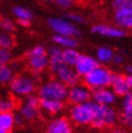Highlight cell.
Listing matches in <instances>:
<instances>
[{"label": "cell", "mask_w": 132, "mask_h": 133, "mask_svg": "<svg viewBox=\"0 0 132 133\" xmlns=\"http://www.w3.org/2000/svg\"><path fill=\"white\" fill-rule=\"evenodd\" d=\"M118 117L115 108L109 105H100L95 103L94 116L92 119L91 125L95 129H105L113 128L118 122Z\"/></svg>", "instance_id": "cell-1"}, {"label": "cell", "mask_w": 132, "mask_h": 133, "mask_svg": "<svg viewBox=\"0 0 132 133\" xmlns=\"http://www.w3.org/2000/svg\"><path fill=\"white\" fill-rule=\"evenodd\" d=\"M95 103L93 101H88L81 104H74L69 108V119L72 123L77 125H90L94 116Z\"/></svg>", "instance_id": "cell-2"}, {"label": "cell", "mask_w": 132, "mask_h": 133, "mask_svg": "<svg viewBox=\"0 0 132 133\" xmlns=\"http://www.w3.org/2000/svg\"><path fill=\"white\" fill-rule=\"evenodd\" d=\"M111 76H113V71L109 68L98 65L96 68L89 72L87 76L82 77L83 84L87 85L91 91L95 89L107 88L110 84Z\"/></svg>", "instance_id": "cell-3"}, {"label": "cell", "mask_w": 132, "mask_h": 133, "mask_svg": "<svg viewBox=\"0 0 132 133\" xmlns=\"http://www.w3.org/2000/svg\"><path fill=\"white\" fill-rule=\"evenodd\" d=\"M68 87L57 79H51L38 88V95L41 99H58L65 101L67 97Z\"/></svg>", "instance_id": "cell-4"}, {"label": "cell", "mask_w": 132, "mask_h": 133, "mask_svg": "<svg viewBox=\"0 0 132 133\" xmlns=\"http://www.w3.org/2000/svg\"><path fill=\"white\" fill-rule=\"evenodd\" d=\"M9 88L13 96L25 97L26 95L36 92L37 83L30 75L17 74L14 75L12 80L9 82Z\"/></svg>", "instance_id": "cell-5"}, {"label": "cell", "mask_w": 132, "mask_h": 133, "mask_svg": "<svg viewBox=\"0 0 132 133\" xmlns=\"http://www.w3.org/2000/svg\"><path fill=\"white\" fill-rule=\"evenodd\" d=\"M48 25L50 29L55 35L62 36H70V37H79L80 36V29L78 26L68 21L64 16L62 17H50L48 19Z\"/></svg>", "instance_id": "cell-6"}, {"label": "cell", "mask_w": 132, "mask_h": 133, "mask_svg": "<svg viewBox=\"0 0 132 133\" xmlns=\"http://www.w3.org/2000/svg\"><path fill=\"white\" fill-rule=\"evenodd\" d=\"M92 91L85 84L77 83L75 85H71L68 88L67 97L66 99L71 104H81L84 102H88L91 99Z\"/></svg>", "instance_id": "cell-7"}, {"label": "cell", "mask_w": 132, "mask_h": 133, "mask_svg": "<svg viewBox=\"0 0 132 133\" xmlns=\"http://www.w3.org/2000/svg\"><path fill=\"white\" fill-rule=\"evenodd\" d=\"M114 22L119 28L126 30H132V0L127 6L114 11Z\"/></svg>", "instance_id": "cell-8"}, {"label": "cell", "mask_w": 132, "mask_h": 133, "mask_svg": "<svg viewBox=\"0 0 132 133\" xmlns=\"http://www.w3.org/2000/svg\"><path fill=\"white\" fill-rule=\"evenodd\" d=\"M98 65L100 63L97 62V59L94 56L89 54H80L77 63L74 65V68L79 77H84L94 68H96Z\"/></svg>", "instance_id": "cell-9"}, {"label": "cell", "mask_w": 132, "mask_h": 133, "mask_svg": "<svg viewBox=\"0 0 132 133\" xmlns=\"http://www.w3.org/2000/svg\"><path fill=\"white\" fill-rule=\"evenodd\" d=\"M92 32L98 36L113 39H119L126 36V31L123 29L110 24H96L92 27Z\"/></svg>", "instance_id": "cell-10"}, {"label": "cell", "mask_w": 132, "mask_h": 133, "mask_svg": "<svg viewBox=\"0 0 132 133\" xmlns=\"http://www.w3.org/2000/svg\"><path fill=\"white\" fill-rule=\"evenodd\" d=\"M54 76H55V79L60 80L68 88L79 83V78H80L72 66H68L65 64L55 72Z\"/></svg>", "instance_id": "cell-11"}, {"label": "cell", "mask_w": 132, "mask_h": 133, "mask_svg": "<svg viewBox=\"0 0 132 133\" xmlns=\"http://www.w3.org/2000/svg\"><path fill=\"white\" fill-rule=\"evenodd\" d=\"M118 121L123 127L132 128V93H128L121 97V112L118 117Z\"/></svg>", "instance_id": "cell-12"}, {"label": "cell", "mask_w": 132, "mask_h": 133, "mask_svg": "<svg viewBox=\"0 0 132 133\" xmlns=\"http://www.w3.org/2000/svg\"><path fill=\"white\" fill-rule=\"evenodd\" d=\"M92 101L96 104L100 105H114L117 101V95L113 92L111 89L107 88H101V89H95L92 90L91 94Z\"/></svg>", "instance_id": "cell-13"}, {"label": "cell", "mask_w": 132, "mask_h": 133, "mask_svg": "<svg viewBox=\"0 0 132 133\" xmlns=\"http://www.w3.org/2000/svg\"><path fill=\"white\" fill-rule=\"evenodd\" d=\"M109 87L117 96L120 97L130 93V87L127 80V76L119 74V72H113Z\"/></svg>", "instance_id": "cell-14"}, {"label": "cell", "mask_w": 132, "mask_h": 133, "mask_svg": "<svg viewBox=\"0 0 132 133\" xmlns=\"http://www.w3.org/2000/svg\"><path fill=\"white\" fill-rule=\"evenodd\" d=\"M47 54L49 57V67L51 74H55V72L60 69L64 65L63 61V49L60 48L58 45H52L47 50Z\"/></svg>", "instance_id": "cell-15"}, {"label": "cell", "mask_w": 132, "mask_h": 133, "mask_svg": "<svg viewBox=\"0 0 132 133\" xmlns=\"http://www.w3.org/2000/svg\"><path fill=\"white\" fill-rule=\"evenodd\" d=\"M47 133H74V129L67 118L57 117L49 122Z\"/></svg>", "instance_id": "cell-16"}, {"label": "cell", "mask_w": 132, "mask_h": 133, "mask_svg": "<svg viewBox=\"0 0 132 133\" xmlns=\"http://www.w3.org/2000/svg\"><path fill=\"white\" fill-rule=\"evenodd\" d=\"M26 66H28L30 71H37V72H43L49 67V57L48 54L37 55V56H30L27 57L26 61Z\"/></svg>", "instance_id": "cell-17"}, {"label": "cell", "mask_w": 132, "mask_h": 133, "mask_svg": "<svg viewBox=\"0 0 132 133\" xmlns=\"http://www.w3.org/2000/svg\"><path fill=\"white\" fill-rule=\"evenodd\" d=\"M64 107V101H58V99H41L40 101V108L51 115L60 114Z\"/></svg>", "instance_id": "cell-18"}, {"label": "cell", "mask_w": 132, "mask_h": 133, "mask_svg": "<svg viewBox=\"0 0 132 133\" xmlns=\"http://www.w3.org/2000/svg\"><path fill=\"white\" fill-rule=\"evenodd\" d=\"M52 41H53L55 45H58L62 49L77 48L79 44V40L77 39V37L62 36V35H54L52 37Z\"/></svg>", "instance_id": "cell-19"}, {"label": "cell", "mask_w": 132, "mask_h": 133, "mask_svg": "<svg viewBox=\"0 0 132 133\" xmlns=\"http://www.w3.org/2000/svg\"><path fill=\"white\" fill-rule=\"evenodd\" d=\"M114 50L106 45H101L96 49L95 58L100 64H109L114 56Z\"/></svg>", "instance_id": "cell-20"}, {"label": "cell", "mask_w": 132, "mask_h": 133, "mask_svg": "<svg viewBox=\"0 0 132 133\" xmlns=\"http://www.w3.org/2000/svg\"><path fill=\"white\" fill-rule=\"evenodd\" d=\"M18 112L25 120H34L39 116V108L34 107V106H29L26 104H22L19 106Z\"/></svg>", "instance_id": "cell-21"}, {"label": "cell", "mask_w": 132, "mask_h": 133, "mask_svg": "<svg viewBox=\"0 0 132 133\" xmlns=\"http://www.w3.org/2000/svg\"><path fill=\"white\" fill-rule=\"evenodd\" d=\"M14 114L13 112H3L0 111V129L5 131H12L14 128Z\"/></svg>", "instance_id": "cell-22"}, {"label": "cell", "mask_w": 132, "mask_h": 133, "mask_svg": "<svg viewBox=\"0 0 132 133\" xmlns=\"http://www.w3.org/2000/svg\"><path fill=\"white\" fill-rule=\"evenodd\" d=\"M80 53L76 48H70V49H63V61L65 65L72 66L77 63Z\"/></svg>", "instance_id": "cell-23"}, {"label": "cell", "mask_w": 132, "mask_h": 133, "mask_svg": "<svg viewBox=\"0 0 132 133\" xmlns=\"http://www.w3.org/2000/svg\"><path fill=\"white\" fill-rule=\"evenodd\" d=\"M17 106V103L13 96H3L0 98V111L3 112H13Z\"/></svg>", "instance_id": "cell-24"}, {"label": "cell", "mask_w": 132, "mask_h": 133, "mask_svg": "<svg viewBox=\"0 0 132 133\" xmlns=\"http://www.w3.org/2000/svg\"><path fill=\"white\" fill-rule=\"evenodd\" d=\"M12 12L14 16L17 18V21H21V19H25V21H31L34 18V14L32 12L27 9V8H24V6L21 5H16L12 9Z\"/></svg>", "instance_id": "cell-25"}, {"label": "cell", "mask_w": 132, "mask_h": 133, "mask_svg": "<svg viewBox=\"0 0 132 133\" xmlns=\"http://www.w3.org/2000/svg\"><path fill=\"white\" fill-rule=\"evenodd\" d=\"M14 77V72L9 64H0V84H9Z\"/></svg>", "instance_id": "cell-26"}, {"label": "cell", "mask_w": 132, "mask_h": 133, "mask_svg": "<svg viewBox=\"0 0 132 133\" xmlns=\"http://www.w3.org/2000/svg\"><path fill=\"white\" fill-rule=\"evenodd\" d=\"M15 44V39L11 32H5L0 30V48L12 49Z\"/></svg>", "instance_id": "cell-27"}, {"label": "cell", "mask_w": 132, "mask_h": 133, "mask_svg": "<svg viewBox=\"0 0 132 133\" xmlns=\"http://www.w3.org/2000/svg\"><path fill=\"white\" fill-rule=\"evenodd\" d=\"M0 30L12 34L15 30V23L9 17H1L0 18Z\"/></svg>", "instance_id": "cell-28"}, {"label": "cell", "mask_w": 132, "mask_h": 133, "mask_svg": "<svg viewBox=\"0 0 132 133\" xmlns=\"http://www.w3.org/2000/svg\"><path fill=\"white\" fill-rule=\"evenodd\" d=\"M40 101L41 98L39 97L38 93H31V94H28L24 97V101L23 103L26 105H29V106H34V107H38L40 108Z\"/></svg>", "instance_id": "cell-29"}, {"label": "cell", "mask_w": 132, "mask_h": 133, "mask_svg": "<svg viewBox=\"0 0 132 133\" xmlns=\"http://www.w3.org/2000/svg\"><path fill=\"white\" fill-rule=\"evenodd\" d=\"M64 17H65V18H67L68 21H70L71 23H74V24H75V25H77V26L85 23V18H84L81 14H79V13H75V12H67V13H65Z\"/></svg>", "instance_id": "cell-30"}, {"label": "cell", "mask_w": 132, "mask_h": 133, "mask_svg": "<svg viewBox=\"0 0 132 133\" xmlns=\"http://www.w3.org/2000/svg\"><path fill=\"white\" fill-rule=\"evenodd\" d=\"M13 59V54L11 49L0 48V64H10Z\"/></svg>", "instance_id": "cell-31"}, {"label": "cell", "mask_w": 132, "mask_h": 133, "mask_svg": "<svg viewBox=\"0 0 132 133\" xmlns=\"http://www.w3.org/2000/svg\"><path fill=\"white\" fill-rule=\"evenodd\" d=\"M9 65L15 75V74H21V72L24 70L26 63H24L23 61H18V59H12Z\"/></svg>", "instance_id": "cell-32"}, {"label": "cell", "mask_w": 132, "mask_h": 133, "mask_svg": "<svg viewBox=\"0 0 132 133\" xmlns=\"http://www.w3.org/2000/svg\"><path fill=\"white\" fill-rule=\"evenodd\" d=\"M45 53H47V49H45L43 45H35V46H32L30 50L27 51V53H26V56H27V57L37 56V55L45 54Z\"/></svg>", "instance_id": "cell-33"}, {"label": "cell", "mask_w": 132, "mask_h": 133, "mask_svg": "<svg viewBox=\"0 0 132 133\" xmlns=\"http://www.w3.org/2000/svg\"><path fill=\"white\" fill-rule=\"evenodd\" d=\"M130 0H110V8L113 9V11H116L123 6H127Z\"/></svg>", "instance_id": "cell-34"}, {"label": "cell", "mask_w": 132, "mask_h": 133, "mask_svg": "<svg viewBox=\"0 0 132 133\" xmlns=\"http://www.w3.org/2000/svg\"><path fill=\"white\" fill-rule=\"evenodd\" d=\"M58 8L64 9V10H68L74 5L75 0H54L53 1Z\"/></svg>", "instance_id": "cell-35"}, {"label": "cell", "mask_w": 132, "mask_h": 133, "mask_svg": "<svg viewBox=\"0 0 132 133\" xmlns=\"http://www.w3.org/2000/svg\"><path fill=\"white\" fill-rule=\"evenodd\" d=\"M111 64H114L115 66H121L124 63V56L121 54V53H118L115 52L114 53V56L111 58Z\"/></svg>", "instance_id": "cell-36"}, {"label": "cell", "mask_w": 132, "mask_h": 133, "mask_svg": "<svg viewBox=\"0 0 132 133\" xmlns=\"http://www.w3.org/2000/svg\"><path fill=\"white\" fill-rule=\"evenodd\" d=\"M24 121H25V119L19 115V112L18 114H14V123H15V125H22L24 123Z\"/></svg>", "instance_id": "cell-37"}, {"label": "cell", "mask_w": 132, "mask_h": 133, "mask_svg": "<svg viewBox=\"0 0 132 133\" xmlns=\"http://www.w3.org/2000/svg\"><path fill=\"white\" fill-rule=\"evenodd\" d=\"M18 24L23 26V27H27V26H29L30 22L29 21H25V19H21V21H18Z\"/></svg>", "instance_id": "cell-38"}, {"label": "cell", "mask_w": 132, "mask_h": 133, "mask_svg": "<svg viewBox=\"0 0 132 133\" xmlns=\"http://www.w3.org/2000/svg\"><path fill=\"white\" fill-rule=\"evenodd\" d=\"M127 80H128L129 87H130V92L132 93V75H128L127 76Z\"/></svg>", "instance_id": "cell-39"}, {"label": "cell", "mask_w": 132, "mask_h": 133, "mask_svg": "<svg viewBox=\"0 0 132 133\" xmlns=\"http://www.w3.org/2000/svg\"><path fill=\"white\" fill-rule=\"evenodd\" d=\"M126 71L128 75H132V64H129L126 66Z\"/></svg>", "instance_id": "cell-40"}, {"label": "cell", "mask_w": 132, "mask_h": 133, "mask_svg": "<svg viewBox=\"0 0 132 133\" xmlns=\"http://www.w3.org/2000/svg\"><path fill=\"white\" fill-rule=\"evenodd\" d=\"M40 2H43V3H52L54 0H39Z\"/></svg>", "instance_id": "cell-41"}, {"label": "cell", "mask_w": 132, "mask_h": 133, "mask_svg": "<svg viewBox=\"0 0 132 133\" xmlns=\"http://www.w3.org/2000/svg\"><path fill=\"white\" fill-rule=\"evenodd\" d=\"M0 133H10V132L5 131V130H3V129H0Z\"/></svg>", "instance_id": "cell-42"}, {"label": "cell", "mask_w": 132, "mask_h": 133, "mask_svg": "<svg viewBox=\"0 0 132 133\" xmlns=\"http://www.w3.org/2000/svg\"><path fill=\"white\" fill-rule=\"evenodd\" d=\"M83 1H96V0H83Z\"/></svg>", "instance_id": "cell-43"}, {"label": "cell", "mask_w": 132, "mask_h": 133, "mask_svg": "<svg viewBox=\"0 0 132 133\" xmlns=\"http://www.w3.org/2000/svg\"><path fill=\"white\" fill-rule=\"evenodd\" d=\"M24 133H31V131H25Z\"/></svg>", "instance_id": "cell-44"}]
</instances>
